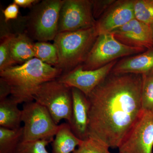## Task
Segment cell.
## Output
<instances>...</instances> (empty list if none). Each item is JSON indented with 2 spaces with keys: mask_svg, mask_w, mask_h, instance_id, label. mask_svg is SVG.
<instances>
[{
  "mask_svg": "<svg viewBox=\"0 0 153 153\" xmlns=\"http://www.w3.org/2000/svg\"><path fill=\"white\" fill-rule=\"evenodd\" d=\"M143 76L110 73L88 95V134L119 148L143 112Z\"/></svg>",
  "mask_w": 153,
  "mask_h": 153,
  "instance_id": "6da1fadb",
  "label": "cell"
},
{
  "mask_svg": "<svg viewBox=\"0 0 153 153\" xmlns=\"http://www.w3.org/2000/svg\"><path fill=\"white\" fill-rule=\"evenodd\" d=\"M63 74L59 68L36 57L0 71V78L11 88V97L19 104L34 101L33 95L40 85L57 79Z\"/></svg>",
  "mask_w": 153,
  "mask_h": 153,
  "instance_id": "7a4b0ae2",
  "label": "cell"
},
{
  "mask_svg": "<svg viewBox=\"0 0 153 153\" xmlns=\"http://www.w3.org/2000/svg\"><path fill=\"white\" fill-rule=\"evenodd\" d=\"M97 36L94 27L58 33L53 41L58 54L56 68L63 74L83 64Z\"/></svg>",
  "mask_w": 153,
  "mask_h": 153,
  "instance_id": "3957f363",
  "label": "cell"
},
{
  "mask_svg": "<svg viewBox=\"0 0 153 153\" xmlns=\"http://www.w3.org/2000/svg\"><path fill=\"white\" fill-rule=\"evenodd\" d=\"M64 0L40 1L26 17V33L39 42L54 41L58 34L59 15Z\"/></svg>",
  "mask_w": 153,
  "mask_h": 153,
  "instance_id": "277c9868",
  "label": "cell"
},
{
  "mask_svg": "<svg viewBox=\"0 0 153 153\" xmlns=\"http://www.w3.org/2000/svg\"><path fill=\"white\" fill-rule=\"evenodd\" d=\"M33 98L47 108L57 124L63 120L68 123L70 121L72 107L71 88L58 79L41 84L34 92Z\"/></svg>",
  "mask_w": 153,
  "mask_h": 153,
  "instance_id": "5b68a950",
  "label": "cell"
},
{
  "mask_svg": "<svg viewBox=\"0 0 153 153\" xmlns=\"http://www.w3.org/2000/svg\"><path fill=\"white\" fill-rule=\"evenodd\" d=\"M147 49L129 47L118 41L112 33L97 36L85 61V70H94L103 67L120 57L140 54Z\"/></svg>",
  "mask_w": 153,
  "mask_h": 153,
  "instance_id": "8992f818",
  "label": "cell"
},
{
  "mask_svg": "<svg viewBox=\"0 0 153 153\" xmlns=\"http://www.w3.org/2000/svg\"><path fill=\"white\" fill-rule=\"evenodd\" d=\"M22 110L24 124L22 142L53 140L59 125L46 108L33 101L24 103Z\"/></svg>",
  "mask_w": 153,
  "mask_h": 153,
  "instance_id": "52a82bcc",
  "label": "cell"
},
{
  "mask_svg": "<svg viewBox=\"0 0 153 153\" xmlns=\"http://www.w3.org/2000/svg\"><path fill=\"white\" fill-rule=\"evenodd\" d=\"M90 0H64L59 15L58 33L85 30L95 26Z\"/></svg>",
  "mask_w": 153,
  "mask_h": 153,
  "instance_id": "ba28073f",
  "label": "cell"
},
{
  "mask_svg": "<svg viewBox=\"0 0 153 153\" xmlns=\"http://www.w3.org/2000/svg\"><path fill=\"white\" fill-rule=\"evenodd\" d=\"M153 111H143L119 147L121 153H152Z\"/></svg>",
  "mask_w": 153,
  "mask_h": 153,
  "instance_id": "9c48e42d",
  "label": "cell"
},
{
  "mask_svg": "<svg viewBox=\"0 0 153 153\" xmlns=\"http://www.w3.org/2000/svg\"><path fill=\"white\" fill-rule=\"evenodd\" d=\"M117 62V60L113 61L94 70H85L81 65L62 74L57 79L69 87L78 89L87 96L111 72Z\"/></svg>",
  "mask_w": 153,
  "mask_h": 153,
  "instance_id": "30bf717a",
  "label": "cell"
},
{
  "mask_svg": "<svg viewBox=\"0 0 153 153\" xmlns=\"http://www.w3.org/2000/svg\"><path fill=\"white\" fill-rule=\"evenodd\" d=\"M134 0H118L96 21L97 36L112 33L135 19Z\"/></svg>",
  "mask_w": 153,
  "mask_h": 153,
  "instance_id": "8fae6325",
  "label": "cell"
},
{
  "mask_svg": "<svg viewBox=\"0 0 153 153\" xmlns=\"http://www.w3.org/2000/svg\"><path fill=\"white\" fill-rule=\"evenodd\" d=\"M118 41L127 46L144 48L153 47V37L151 26L135 18L111 33Z\"/></svg>",
  "mask_w": 153,
  "mask_h": 153,
  "instance_id": "7c38bea8",
  "label": "cell"
},
{
  "mask_svg": "<svg viewBox=\"0 0 153 153\" xmlns=\"http://www.w3.org/2000/svg\"><path fill=\"white\" fill-rule=\"evenodd\" d=\"M72 113L68 124L73 133L79 139L84 140L88 134V102L87 97L81 91L71 88Z\"/></svg>",
  "mask_w": 153,
  "mask_h": 153,
  "instance_id": "4fadbf2b",
  "label": "cell"
},
{
  "mask_svg": "<svg viewBox=\"0 0 153 153\" xmlns=\"http://www.w3.org/2000/svg\"><path fill=\"white\" fill-rule=\"evenodd\" d=\"M114 74H153V47L138 55L128 57L117 62L113 68Z\"/></svg>",
  "mask_w": 153,
  "mask_h": 153,
  "instance_id": "5bb4252c",
  "label": "cell"
},
{
  "mask_svg": "<svg viewBox=\"0 0 153 153\" xmlns=\"http://www.w3.org/2000/svg\"><path fill=\"white\" fill-rule=\"evenodd\" d=\"M34 44L26 33L13 34L11 42V51L16 64H23L35 57Z\"/></svg>",
  "mask_w": 153,
  "mask_h": 153,
  "instance_id": "9a60e30c",
  "label": "cell"
},
{
  "mask_svg": "<svg viewBox=\"0 0 153 153\" xmlns=\"http://www.w3.org/2000/svg\"><path fill=\"white\" fill-rule=\"evenodd\" d=\"M71 131L68 123L59 125L52 144V153H71L82 142Z\"/></svg>",
  "mask_w": 153,
  "mask_h": 153,
  "instance_id": "2e32d148",
  "label": "cell"
},
{
  "mask_svg": "<svg viewBox=\"0 0 153 153\" xmlns=\"http://www.w3.org/2000/svg\"><path fill=\"white\" fill-rule=\"evenodd\" d=\"M19 104L11 97L0 101V127L11 130L22 127V110Z\"/></svg>",
  "mask_w": 153,
  "mask_h": 153,
  "instance_id": "e0dca14e",
  "label": "cell"
},
{
  "mask_svg": "<svg viewBox=\"0 0 153 153\" xmlns=\"http://www.w3.org/2000/svg\"><path fill=\"white\" fill-rule=\"evenodd\" d=\"M23 134V127L16 130L0 127V153H16Z\"/></svg>",
  "mask_w": 153,
  "mask_h": 153,
  "instance_id": "ac0fdd59",
  "label": "cell"
},
{
  "mask_svg": "<svg viewBox=\"0 0 153 153\" xmlns=\"http://www.w3.org/2000/svg\"><path fill=\"white\" fill-rule=\"evenodd\" d=\"M34 49L35 57L46 64L57 67L58 63V54L54 44L38 41L34 44Z\"/></svg>",
  "mask_w": 153,
  "mask_h": 153,
  "instance_id": "d6986e66",
  "label": "cell"
},
{
  "mask_svg": "<svg viewBox=\"0 0 153 153\" xmlns=\"http://www.w3.org/2000/svg\"><path fill=\"white\" fill-rule=\"evenodd\" d=\"M13 33H8L1 35L0 43V71L16 65L12 57L11 42Z\"/></svg>",
  "mask_w": 153,
  "mask_h": 153,
  "instance_id": "ffe728a7",
  "label": "cell"
},
{
  "mask_svg": "<svg viewBox=\"0 0 153 153\" xmlns=\"http://www.w3.org/2000/svg\"><path fill=\"white\" fill-rule=\"evenodd\" d=\"M135 18L149 26L153 25V0H134Z\"/></svg>",
  "mask_w": 153,
  "mask_h": 153,
  "instance_id": "44dd1931",
  "label": "cell"
},
{
  "mask_svg": "<svg viewBox=\"0 0 153 153\" xmlns=\"http://www.w3.org/2000/svg\"><path fill=\"white\" fill-rule=\"evenodd\" d=\"M142 76L141 103L143 111H153V74Z\"/></svg>",
  "mask_w": 153,
  "mask_h": 153,
  "instance_id": "7402d4cb",
  "label": "cell"
},
{
  "mask_svg": "<svg viewBox=\"0 0 153 153\" xmlns=\"http://www.w3.org/2000/svg\"><path fill=\"white\" fill-rule=\"evenodd\" d=\"M109 147L99 141L89 137L82 140L72 153H111Z\"/></svg>",
  "mask_w": 153,
  "mask_h": 153,
  "instance_id": "603a6c76",
  "label": "cell"
},
{
  "mask_svg": "<svg viewBox=\"0 0 153 153\" xmlns=\"http://www.w3.org/2000/svg\"><path fill=\"white\" fill-rule=\"evenodd\" d=\"M53 140L45 139L34 141H22L18 146L16 153H49L47 146Z\"/></svg>",
  "mask_w": 153,
  "mask_h": 153,
  "instance_id": "cb8c5ba5",
  "label": "cell"
},
{
  "mask_svg": "<svg viewBox=\"0 0 153 153\" xmlns=\"http://www.w3.org/2000/svg\"><path fill=\"white\" fill-rule=\"evenodd\" d=\"M115 0H94L91 1L92 13L94 19H99L106 12Z\"/></svg>",
  "mask_w": 153,
  "mask_h": 153,
  "instance_id": "d4e9b609",
  "label": "cell"
},
{
  "mask_svg": "<svg viewBox=\"0 0 153 153\" xmlns=\"http://www.w3.org/2000/svg\"><path fill=\"white\" fill-rule=\"evenodd\" d=\"M19 6L14 2L10 4L3 10L4 22L7 23L10 20L17 19L19 16Z\"/></svg>",
  "mask_w": 153,
  "mask_h": 153,
  "instance_id": "484cf974",
  "label": "cell"
},
{
  "mask_svg": "<svg viewBox=\"0 0 153 153\" xmlns=\"http://www.w3.org/2000/svg\"><path fill=\"white\" fill-rule=\"evenodd\" d=\"M11 93L10 86L6 81L0 78V101L8 97Z\"/></svg>",
  "mask_w": 153,
  "mask_h": 153,
  "instance_id": "4316f807",
  "label": "cell"
},
{
  "mask_svg": "<svg viewBox=\"0 0 153 153\" xmlns=\"http://www.w3.org/2000/svg\"><path fill=\"white\" fill-rule=\"evenodd\" d=\"M40 1L38 0H14L13 2L22 7L32 8Z\"/></svg>",
  "mask_w": 153,
  "mask_h": 153,
  "instance_id": "83f0119b",
  "label": "cell"
},
{
  "mask_svg": "<svg viewBox=\"0 0 153 153\" xmlns=\"http://www.w3.org/2000/svg\"><path fill=\"white\" fill-rule=\"evenodd\" d=\"M151 28H152V35H153V25H152V26H151Z\"/></svg>",
  "mask_w": 153,
  "mask_h": 153,
  "instance_id": "f1b7e54d",
  "label": "cell"
},
{
  "mask_svg": "<svg viewBox=\"0 0 153 153\" xmlns=\"http://www.w3.org/2000/svg\"><path fill=\"white\" fill-rule=\"evenodd\" d=\"M119 153H120V152H119Z\"/></svg>",
  "mask_w": 153,
  "mask_h": 153,
  "instance_id": "f546056e",
  "label": "cell"
}]
</instances>
